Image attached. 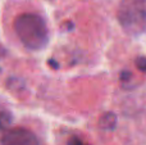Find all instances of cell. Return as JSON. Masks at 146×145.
Returning <instances> with one entry per match:
<instances>
[{
    "instance_id": "cell-1",
    "label": "cell",
    "mask_w": 146,
    "mask_h": 145,
    "mask_svg": "<svg viewBox=\"0 0 146 145\" xmlns=\"http://www.w3.org/2000/svg\"><path fill=\"white\" fill-rule=\"evenodd\" d=\"M15 35L28 50L37 51L44 49L49 41L46 23L36 13H22L14 21Z\"/></svg>"
},
{
    "instance_id": "cell-2",
    "label": "cell",
    "mask_w": 146,
    "mask_h": 145,
    "mask_svg": "<svg viewBox=\"0 0 146 145\" xmlns=\"http://www.w3.org/2000/svg\"><path fill=\"white\" fill-rule=\"evenodd\" d=\"M121 27L131 36L146 32V0H121L117 12Z\"/></svg>"
},
{
    "instance_id": "cell-3",
    "label": "cell",
    "mask_w": 146,
    "mask_h": 145,
    "mask_svg": "<svg viewBox=\"0 0 146 145\" xmlns=\"http://www.w3.org/2000/svg\"><path fill=\"white\" fill-rule=\"evenodd\" d=\"M1 145H40V143L33 132L22 127H15L4 132Z\"/></svg>"
},
{
    "instance_id": "cell-4",
    "label": "cell",
    "mask_w": 146,
    "mask_h": 145,
    "mask_svg": "<svg viewBox=\"0 0 146 145\" xmlns=\"http://www.w3.org/2000/svg\"><path fill=\"white\" fill-rule=\"evenodd\" d=\"M117 122H118V118H117V114L113 112H106L104 113L103 116L99 120V126L100 128L106 131H113L114 128L117 127Z\"/></svg>"
},
{
    "instance_id": "cell-5",
    "label": "cell",
    "mask_w": 146,
    "mask_h": 145,
    "mask_svg": "<svg viewBox=\"0 0 146 145\" xmlns=\"http://www.w3.org/2000/svg\"><path fill=\"white\" fill-rule=\"evenodd\" d=\"M10 123H12V114H10L9 112L0 113V128H1V130H5Z\"/></svg>"
},
{
    "instance_id": "cell-6",
    "label": "cell",
    "mask_w": 146,
    "mask_h": 145,
    "mask_svg": "<svg viewBox=\"0 0 146 145\" xmlns=\"http://www.w3.org/2000/svg\"><path fill=\"white\" fill-rule=\"evenodd\" d=\"M136 67L139 71L144 72V73H146V58L145 57H139V58L136 59Z\"/></svg>"
},
{
    "instance_id": "cell-7",
    "label": "cell",
    "mask_w": 146,
    "mask_h": 145,
    "mask_svg": "<svg viewBox=\"0 0 146 145\" xmlns=\"http://www.w3.org/2000/svg\"><path fill=\"white\" fill-rule=\"evenodd\" d=\"M131 77H132V73H131L129 71H123V72H121V81H122V82L129 81V80H131Z\"/></svg>"
},
{
    "instance_id": "cell-8",
    "label": "cell",
    "mask_w": 146,
    "mask_h": 145,
    "mask_svg": "<svg viewBox=\"0 0 146 145\" xmlns=\"http://www.w3.org/2000/svg\"><path fill=\"white\" fill-rule=\"evenodd\" d=\"M67 145H87V144H83L78 138L73 136V138H71V139L68 140V144H67Z\"/></svg>"
},
{
    "instance_id": "cell-9",
    "label": "cell",
    "mask_w": 146,
    "mask_h": 145,
    "mask_svg": "<svg viewBox=\"0 0 146 145\" xmlns=\"http://www.w3.org/2000/svg\"><path fill=\"white\" fill-rule=\"evenodd\" d=\"M49 64H50V67H54V68H58V64H56V62L55 61H53V59H50V61H49Z\"/></svg>"
}]
</instances>
